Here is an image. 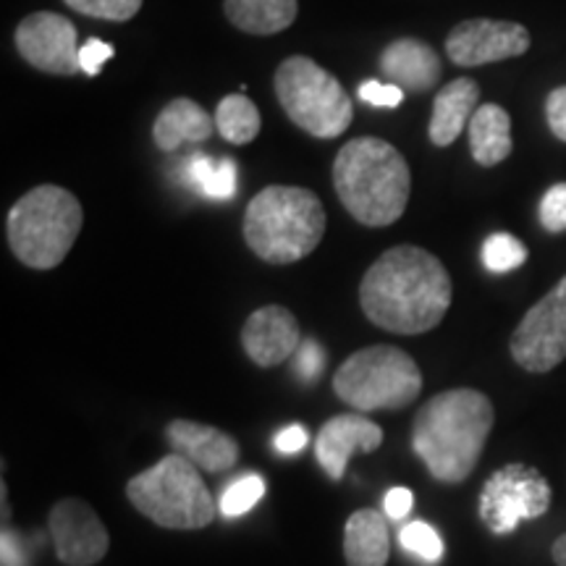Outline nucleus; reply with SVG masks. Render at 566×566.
<instances>
[{"label":"nucleus","mask_w":566,"mask_h":566,"mask_svg":"<svg viewBox=\"0 0 566 566\" xmlns=\"http://www.w3.org/2000/svg\"><path fill=\"white\" fill-rule=\"evenodd\" d=\"M454 300L451 275L436 254L399 244L380 254L359 283L367 321L388 334L420 336L433 331Z\"/></svg>","instance_id":"1"},{"label":"nucleus","mask_w":566,"mask_h":566,"mask_svg":"<svg viewBox=\"0 0 566 566\" xmlns=\"http://www.w3.org/2000/svg\"><path fill=\"white\" fill-rule=\"evenodd\" d=\"M495 412L475 388H451L424 401L412 424V449L438 483L459 485L475 472Z\"/></svg>","instance_id":"2"},{"label":"nucleus","mask_w":566,"mask_h":566,"mask_svg":"<svg viewBox=\"0 0 566 566\" xmlns=\"http://www.w3.org/2000/svg\"><path fill=\"white\" fill-rule=\"evenodd\" d=\"M334 187L354 221L384 229L405 216L412 171L405 155L386 139L357 137L336 155Z\"/></svg>","instance_id":"3"},{"label":"nucleus","mask_w":566,"mask_h":566,"mask_svg":"<svg viewBox=\"0 0 566 566\" xmlns=\"http://www.w3.org/2000/svg\"><path fill=\"white\" fill-rule=\"evenodd\" d=\"M325 223V208L313 189L273 184L247 205L242 229L247 244L260 260L292 265L317 250Z\"/></svg>","instance_id":"4"},{"label":"nucleus","mask_w":566,"mask_h":566,"mask_svg":"<svg viewBox=\"0 0 566 566\" xmlns=\"http://www.w3.org/2000/svg\"><path fill=\"white\" fill-rule=\"evenodd\" d=\"M84 223L82 205L69 189L42 184L9 210L6 237L19 263L32 271H53L66 260Z\"/></svg>","instance_id":"5"},{"label":"nucleus","mask_w":566,"mask_h":566,"mask_svg":"<svg viewBox=\"0 0 566 566\" xmlns=\"http://www.w3.org/2000/svg\"><path fill=\"white\" fill-rule=\"evenodd\" d=\"M126 495L142 516L166 530H205L218 514L200 470L181 454L163 457L150 470L134 475Z\"/></svg>","instance_id":"6"},{"label":"nucleus","mask_w":566,"mask_h":566,"mask_svg":"<svg viewBox=\"0 0 566 566\" xmlns=\"http://www.w3.org/2000/svg\"><path fill=\"white\" fill-rule=\"evenodd\" d=\"M334 391L357 412L405 409L422 391V373L405 349L375 344L346 357L334 375Z\"/></svg>","instance_id":"7"},{"label":"nucleus","mask_w":566,"mask_h":566,"mask_svg":"<svg viewBox=\"0 0 566 566\" xmlns=\"http://www.w3.org/2000/svg\"><path fill=\"white\" fill-rule=\"evenodd\" d=\"M275 97L292 124L317 139H336L352 126L354 105L344 84L307 55H289L281 63Z\"/></svg>","instance_id":"8"},{"label":"nucleus","mask_w":566,"mask_h":566,"mask_svg":"<svg viewBox=\"0 0 566 566\" xmlns=\"http://www.w3.org/2000/svg\"><path fill=\"white\" fill-rule=\"evenodd\" d=\"M551 506L548 480L527 464H506L485 480L480 493V520L493 535H509L525 520H537Z\"/></svg>","instance_id":"9"},{"label":"nucleus","mask_w":566,"mask_h":566,"mask_svg":"<svg viewBox=\"0 0 566 566\" xmlns=\"http://www.w3.org/2000/svg\"><path fill=\"white\" fill-rule=\"evenodd\" d=\"M514 363L527 373H548L566 359V275L527 310L512 342Z\"/></svg>","instance_id":"10"},{"label":"nucleus","mask_w":566,"mask_h":566,"mask_svg":"<svg viewBox=\"0 0 566 566\" xmlns=\"http://www.w3.org/2000/svg\"><path fill=\"white\" fill-rule=\"evenodd\" d=\"M17 51L32 69L55 76H74L82 71L80 40L74 21L53 11L30 13L17 27Z\"/></svg>","instance_id":"11"},{"label":"nucleus","mask_w":566,"mask_h":566,"mask_svg":"<svg viewBox=\"0 0 566 566\" xmlns=\"http://www.w3.org/2000/svg\"><path fill=\"white\" fill-rule=\"evenodd\" d=\"M530 32L516 21L467 19L446 38V55L462 69L516 59L530 51Z\"/></svg>","instance_id":"12"},{"label":"nucleus","mask_w":566,"mask_h":566,"mask_svg":"<svg viewBox=\"0 0 566 566\" xmlns=\"http://www.w3.org/2000/svg\"><path fill=\"white\" fill-rule=\"evenodd\" d=\"M55 556L66 566H95L111 548V535L82 499H61L48 514Z\"/></svg>","instance_id":"13"},{"label":"nucleus","mask_w":566,"mask_h":566,"mask_svg":"<svg viewBox=\"0 0 566 566\" xmlns=\"http://www.w3.org/2000/svg\"><path fill=\"white\" fill-rule=\"evenodd\" d=\"M380 443H384V428L378 422L367 420L359 412L336 415L317 433L315 457L325 470V475L338 483L344 478L346 464H349L354 451L370 454V451L380 449Z\"/></svg>","instance_id":"14"},{"label":"nucleus","mask_w":566,"mask_h":566,"mask_svg":"<svg viewBox=\"0 0 566 566\" xmlns=\"http://www.w3.org/2000/svg\"><path fill=\"white\" fill-rule=\"evenodd\" d=\"M242 346L247 357L260 367H275L294 357L302 346V331L286 307L268 304L254 310L242 328Z\"/></svg>","instance_id":"15"},{"label":"nucleus","mask_w":566,"mask_h":566,"mask_svg":"<svg viewBox=\"0 0 566 566\" xmlns=\"http://www.w3.org/2000/svg\"><path fill=\"white\" fill-rule=\"evenodd\" d=\"M166 441L174 449V454H181L197 470L212 472V475L231 470L239 462V443L226 430L212 428V424L174 420L166 428Z\"/></svg>","instance_id":"16"},{"label":"nucleus","mask_w":566,"mask_h":566,"mask_svg":"<svg viewBox=\"0 0 566 566\" xmlns=\"http://www.w3.org/2000/svg\"><path fill=\"white\" fill-rule=\"evenodd\" d=\"M380 71L388 84H396L405 92H428L441 80L443 66L438 53L422 40L401 38L380 55Z\"/></svg>","instance_id":"17"},{"label":"nucleus","mask_w":566,"mask_h":566,"mask_svg":"<svg viewBox=\"0 0 566 566\" xmlns=\"http://www.w3.org/2000/svg\"><path fill=\"white\" fill-rule=\"evenodd\" d=\"M216 118L189 97H176L158 113L153 124V139L163 153H176L184 145H202L212 137Z\"/></svg>","instance_id":"18"},{"label":"nucleus","mask_w":566,"mask_h":566,"mask_svg":"<svg viewBox=\"0 0 566 566\" xmlns=\"http://www.w3.org/2000/svg\"><path fill=\"white\" fill-rule=\"evenodd\" d=\"M480 87L478 82L454 80L438 92L433 101V116H430V142L436 147H449L459 139V134L464 132V126H470L472 116L480 108Z\"/></svg>","instance_id":"19"},{"label":"nucleus","mask_w":566,"mask_h":566,"mask_svg":"<svg viewBox=\"0 0 566 566\" xmlns=\"http://www.w3.org/2000/svg\"><path fill=\"white\" fill-rule=\"evenodd\" d=\"M391 556V535L386 516L375 509H359L346 520L344 558L346 566H386Z\"/></svg>","instance_id":"20"},{"label":"nucleus","mask_w":566,"mask_h":566,"mask_svg":"<svg viewBox=\"0 0 566 566\" xmlns=\"http://www.w3.org/2000/svg\"><path fill=\"white\" fill-rule=\"evenodd\" d=\"M467 129H470V153L478 166H499L512 155V116L501 105H480Z\"/></svg>","instance_id":"21"},{"label":"nucleus","mask_w":566,"mask_h":566,"mask_svg":"<svg viewBox=\"0 0 566 566\" xmlns=\"http://www.w3.org/2000/svg\"><path fill=\"white\" fill-rule=\"evenodd\" d=\"M226 17L247 34H279L294 24L300 3L296 0H223Z\"/></svg>","instance_id":"22"},{"label":"nucleus","mask_w":566,"mask_h":566,"mask_svg":"<svg viewBox=\"0 0 566 566\" xmlns=\"http://www.w3.org/2000/svg\"><path fill=\"white\" fill-rule=\"evenodd\" d=\"M184 181L210 200H231L237 195L239 168L233 158H210V155H192L184 163Z\"/></svg>","instance_id":"23"},{"label":"nucleus","mask_w":566,"mask_h":566,"mask_svg":"<svg viewBox=\"0 0 566 566\" xmlns=\"http://www.w3.org/2000/svg\"><path fill=\"white\" fill-rule=\"evenodd\" d=\"M260 111L250 97L229 95L218 103L216 111V129L229 145H250L260 134Z\"/></svg>","instance_id":"24"},{"label":"nucleus","mask_w":566,"mask_h":566,"mask_svg":"<svg viewBox=\"0 0 566 566\" xmlns=\"http://www.w3.org/2000/svg\"><path fill=\"white\" fill-rule=\"evenodd\" d=\"M527 260V247L512 233H493L483 244V263L491 273L516 271Z\"/></svg>","instance_id":"25"},{"label":"nucleus","mask_w":566,"mask_h":566,"mask_svg":"<svg viewBox=\"0 0 566 566\" xmlns=\"http://www.w3.org/2000/svg\"><path fill=\"white\" fill-rule=\"evenodd\" d=\"M265 495V480L260 475H244L226 488L221 493V514L226 520H237V516H244L250 509L258 506V501Z\"/></svg>","instance_id":"26"},{"label":"nucleus","mask_w":566,"mask_h":566,"mask_svg":"<svg viewBox=\"0 0 566 566\" xmlns=\"http://www.w3.org/2000/svg\"><path fill=\"white\" fill-rule=\"evenodd\" d=\"M401 546L407 554H415L417 558L428 564H438L443 558V541L428 522H409L399 533Z\"/></svg>","instance_id":"27"},{"label":"nucleus","mask_w":566,"mask_h":566,"mask_svg":"<svg viewBox=\"0 0 566 566\" xmlns=\"http://www.w3.org/2000/svg\"><path fill=\"white\" fill-rule=\"evenodd\" d=\"M69 9L90 19L103 21H129L139 13L145 0H63Z\"/></svg>","instance_id":"28"},{"label":"nucleus","mask_w":566,"mask_h":566,"mask_svg":"<svg viewBox=\"0 0 566 566\" xmlns=\"http://www.w3.org/2000/svg\"><path fill=\"white\" fill-rule=\"evenodd\" d=\"M541 223L551 233L566 231V184H554L541 200Z\"/></svg>","instance_id":"29"},{"label":"nucleus","mask_w":566,"mask_h":566,"mask_svg":"<svg viewBox=\"0 0 566 566\" xmlns=\"http://www.w3.org/2000/svg\"><path fill=\"white\" fill-rule=\"evenodd\" d=\"M294 357H296V373H300L304 380H317V375L323 373L325 363H328L323 346L317 344L315 338H304L300 352H296Z\"/></svg>","instance_id":"30"},{"label":"nucleus","mask_w":566,"mask_h":566,"mask_svg":"<svg viewBox=\"0 0 566 566\" xmlns=\"http://www.w3.org/2000/svg\"><path fill=\"white\" fill-rule=\"evenodd\" d=\"M359 97L365 103L378 105V108H399L401 101H405V90L396 87V84L367 80L365 84H359Z\"/></svg>","instance_id":"31"},{"label":"nucleus","mask_w":566,"mask_h":566,"mask_svg":"<svg viewBox=\"0 0 566 566\" xmlns=\"http://www.w3.org/2000/svg\"><path fill=\"white\" fill-rule=\"evenodd\" d=\"M113 59V48L108 45V42L92 38L84 42V45L80 48V63H82V71L87 76H97L105 66V61Z\"/></svg>","instance_id":"32"},{"label":"nucleus","mask_w":566,"mask_h":566,"mask_svg":"<svg viewBox=\"0 0 566 566\" xmlns=\"http://www.w3.org/2000/svg\"><path fill=\"white\" fill-rule=\"evenodd\" d=\"M546 118L556 139L566 142V87H556L546 101Z\"/></svg>","instance_id":"33"},{"label":"nucleus","mask_w":566,"mask_h":566,"mask_svg":"<svg viewBox=\"0 0 566 566\" xmlns=\"http://www.w3.org/2000/svg\"><path fill=\"white\" fill-rule=\"evenodd\" d=\"M415 506V493L409 491V488H391V491L386 493V501H384V512L388 520H405V516L412 512Z\"/></svg>","instance_id":"34"},{"label":"nucleus","mask_w":566,"mask_h":566,"mask_svg":"<svg viewBox=\"0 0 566 566\" xmlns=\"http://www.w3.org/2000/svg\"><path fill=\"white\" fill-rule=\"evenodd\" d=\"M0 551H3V566H30V548L9 527H3V546H0Z\"/></svg>","instance_id":"35"},{"label":"nucleus","mask_w":566,"mask_h":566,"mask_svg":"<svg viewBox=\"0 0 566 566\" xmlns=\"http://www.w3.org/2000/svg\"><path fill=\"white\" fill-rule=\"evenodd\" d=\"M307 428H302V424H289V428H283L281 433L275 436V449H279L281 454H300L304 446H307Z\"/></svg>","instance_id":"36"},{"label":"nucleus","mask_w":566,"mask_h":566,"mask_svg":"<svg viewBox=\"0 0 566 566\" xmlns=\"http://www.w3.org/2000/svg\"><path fill=\"white\" fill-rule=\"evenodd\" d=\"M551 554H554L556 566H566V533L554 543V548H551Z\"/></svg>","instance_id":"37"}]
</instances>
